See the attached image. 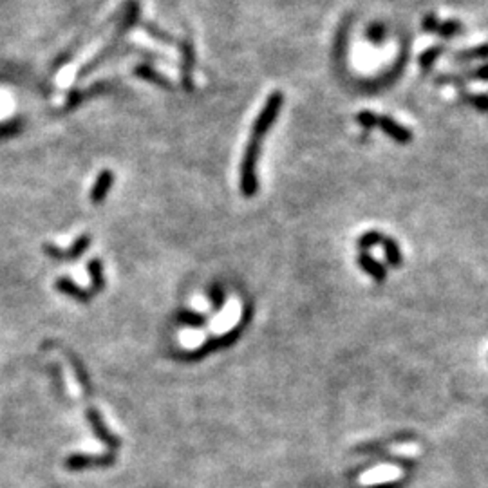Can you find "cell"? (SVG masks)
<instances>
[{"instance_id":"cell-19","label":"cell","mask_w":488,"mask_h":488,"mask_svg":"<svg viewBox=\"0 0 488 488\" xmlns=\"http://www.w3.org/2000/svg\"><path fill=\"white\" fill-rule=\"evenodd\" d=\"M474 60H488V44H479L476 47L463 49L454 54L456 63H467Z\"/></svg>"},{"instance_id":"cell-9","label":"cell","mask_w":488,"mask_h":488,"mask_svg":"<svg viewBox=\"0 0 488 488\" xmlns=\"http://www.w3.org/2000/svg\"><path fill=\"white\" fill-rule=\"evenodd\" d=\"M114 85H116L114 82H107V80H103V82L92 83L91 87H87V89H73V91L67 94V100H65V107H63V111L65 112L73 111V109H76L78 105H82L85 100H91V98L98 96V94L109 92L112 87H114Z\"/></svg>"},{"instance_id":"cell-10","label":"cell","mask_w":488,"mask_h":488,"mask_svg":"<svg viewBox=\"0 0 488 488\" xmlns=\"http://www.w3.org/2000/svg\"><path fill=\"white\" fill-rule=\"evenodd\" d=\"M378 127L382 129L383 134H387L389 138H391V140H394L396 143H400V145H407V143H411L412 138H414L412 131H409L405 125L398 123V121L391 116L378 118Z\"/></svg>"},{"instance_id":"cell-13","label":"cell","mask_w":488,"mask_h":488,"mask_svg":"<svg viewBox=\"0 0 488 488\" xmlns=\"http://www.w3.org/2000/svg\"><path fill=\"white\" fill-rule=\"evenodd\" d=\"M54 290H59L63 295L71 297V299H74L76 302H89V300L96 297L91 290L80 288V286H78L73 279H69V277H59V279L54 281Z\"/></svg>"},{"instance_id":"cell-5","label":"cell","mask_w":488,"mask_h":488,"mask_svg":"<svg viewBox=\"0 0 488 488\" xmlns=\"http://www.w3.org/2000/svg\"><path fill=\"white\" fill-rule=\"evenodd\" d=\"M179 51H181V85L187 92H192L195 89L193 83V71H195V63H198V53H195V45H193L192 39L187 36L181 42H178Z\"/></svg>"},{"instance_id":"cell-18","label":"cell","mask_w":488,"mask_h":488,"mask_svg":"<svg viewBox=\"0 0 488 488\" xmlns=\"http://www.w3.org/2000/svg\"><path fill=\"white\" fill-rule=\"evenodd\" d=\"M87 271L89 275H91V288H89V290H91L94 295L102 293L103 288H105V277H103L102 261H100V259H91L87 264Z\"/></svg>"},{"instance_id":"cell-30","label":"cell","mask_w":488,"mask_h":488,"mask_svg":"<svg viewBox=\"0 0 488 488\" xmlns=\"http://www.w3.org/2000/svg\"><path fill=\"white\" fill-rule=\"evenodd\" d=\"M365 39L371 40L372 44H380V42H383V39H385V30H383V25L380 24L369 25L368 33H365Z\"/></svg>"},{"instance_id":"cell-28","label":"cell","mask_w":488,"mask_h":488,"mask_svg":"<svg viewBox=\"0 0 488 488\" xmlns=\"http://www.w3.org/2000/svg\"><path fill=\"white\" fill-rule=\"evenodd\" d=\"M378 114H374L372 111H362L357 114V123L365 131H371L374 127H378Z\"/></svg>"},{"instance_id":"cell-25","label":"cell","mask_w":488,"mask_h":488,"mask_svg":"<svg viewBox=\"0 0 488 488\" xmlns=\"http://www.w3.org/2000/svg\"><path fill=\"white\" fill-rule=\"evenodd\" d=\"M443 51H445L443 45H432V47L425 49V51L420 54V67L423 69V71H430L432 65L436 63V60L440 59L441 54H443Z\"/></svg>"},{"instance_id":"cell-3","label":"cell","mask_w":488,"mask_h":488,"mask_svg":"<svg viewBox=\"0 0 488 488\" xmlns=\"http://www.w3.org/2000/svg\"><path fill=\"white\" fill-rule=\"evenodd\" d=\"M252 319H253V306L248 302V304H244V310H242L241 319H239V324H237L235 328H232L230 331H226V333L218 335V337H213V339H208L206 342L201 343L199 348L176 353L174 358L183 360V362H199V360H203L204 357L215 353V351L232 348V346H235V343L241 340V335L246 331V328L250 326Z\"/></svg>"},{"instance_id":"cell-20","label":"cell","mask_w":488,"mask_h":488,"mask_svg":"<svg viewBox=\"0 0 488 488\" xmlns=\"http://www.w3.org/2000/svg\"><path fill=\"white\" fill-rule=\"evenodd\" d=\"M459 98H461V102L467 103V105L474 107L476 111L479 112H488V94L487 92H478V94H474V92L465 91V89H461L459 91Z\"/></svg>"},{"instance_id":"cell-31","label":"cell","mask_w":488,"mask_h":488,"mask_svg":"<svg viewBox=\"0 0 488 488\" xmlns=\"http://www.w3.org/2000/svg\"><path fill=\"white\" fill-rule=\"evenodd\" d=\"M438 25H440V19H438L434 13L425 15V19H423V22H421V28H423L425 33H436V31H438Z\"/></svg>"},{"instance_id":"cell-29","label":"cell","mask_w":488,"mask_h":488,"mask_svg":"<svg viewBox=\"0 0 488 488\" xmlns=\"http://www.w3.org/2000/svg\"><path fill=\"white\" fill-rule=\"evenodd\" d=\"M411 483V476L407 474L403 478L392 479V481H383V483H376V485H369V487L363 488H407Z\"/></svg>"},{"instance_id":"cell-1","label":"cell","mask_w":488,"mask_h":488,"mask_svg":"<svg viewBox=\"0 0 488 488\" xmlns=\"http://www.w3.org/2000/svg\"><path fill=\"white\" fill-rule=\"evenodd\" d=\"M282 105H284V94L281 91H273L266 98V102L262 105L261 112L257 114L255 121L252 125V134L246 143L244 154L241 160V172H239V187L241 193L246 199L255 198L259 192V178H257V165L261 158L262 140L266 138L271 127L275 125L277 118L281 114Z\"/></svg>"},{"instance_id":"cell-17","label":"cell","mask_w":488,"mask_h":488,"mask_svg":"<svg viewBox=\"0 0 488 488\" xmlns=\"http://www.w3.org/2000/svg\"><path fill=\"white\" fill-rule=\"evenodd\" d=\"M380 246L383 248V255H385V266L400 268L403 262V255H401V248L398 241H394L392 237H383V241Z\"/></svg>"},{"instance_id":"cell-7","label":"cell","mask_w":488,"mask_h":488,"mask_svg":"<svg viewBox=\"0 0 488 488\" xmlns=\"http://www.w3.org/2000/svg\"><path fill=\"white\" fill-rule=\"evenodd\" d=\"M376 465H396V467H400V469L407 470V472H412V470L416 469V459L411 458H403V456H391V454H378L376 458H371L368 459L365 463H362L360 467H353V469L349 470L348 474H346V478H358L360 474L368 472V470L374 469Z\"/></svg>"},{"instance_id":"cell-16","label":"cell","mask_w":488,"mask_h":488,"mask_svg":"<svg viewBox=\"0 0 488 488\" xmlns=\"http://www.w3.org/2000/svg\"><path fill=\"white\" fill-rule=\"evenodd\" d=\"M63 354H67L69 362H71V365H73V371L74 374H76V380L78 383H80V387L83 389V394H85V398H91L92 394H94V387H92L91 383V378H89L87 371H85V368H83L82 360L76 357V354L73 353V351H63Z\"/></svg>"},{"instance_id":"cell-15","label":"cell","mask_w":488,"mask_h":488,"mask_svg":"<svg viewBox=\"0 0 488 488\" xmlns=\"http://www.w3.org/2000/svg\"><path fill=\"white\" fill-rule=\"evenodd\" d=\"M411 440H414V434H411V432H403V434L392 436V438H389V440H380V441H374V443L360 445V447L354 449V452H357V454H382V449H385V447H389V445L403 443V441H411Z\"/></svg>"},{"instance_id":"cell-21","label":"cell","mask_w":488,"mask_h":488,"mask_svg":"<svg viewBox=\"0 0 488 488\" xmlns=\"http://www.w3.org/2000/svg\"><path fill=\"white\" fill-rule=\"evenodd\" d=\"M176 322L181 326H187V328H204L206 326V317L203 313H198V311H189L183 310L179 311L176 315Z\"/></svg>"},{"instance_id":"cell-24","label":"cell","mask_w":488,"mask_h":488,"mask_svg":"<svg viewBox=\"0 0 488 488\" xmlns=\"http://www.w3.org/2000/svg\"><path fill=\"white\" fill-rule=\"evenodd\" d=\"M461 33H463V24L456 19L440 22L438 31H436V34H440L441 39H454V36H458V34Z\"/></svg>"},{"instance_id":"cell-4","label":"cell","mask_w":488,"mask_h":488,"mask_svg":"<svg viewBox=\"0 0 488 488\" xmlns=\"http://www.w3.org/2000/svg\"><path fill=\"white\" fill-rule=\"evenodd\" d=\"M85 418H87L89 425H91L92 432L96 434V438L100 441H102L103 445H105L107 449H109V452H112V454H116L118 450H120L121 447V440L118 438L114 432H112L109 427L105 425V421H103L102 414L98 412V409L92 403H89L87 405V411H85Z\"/></svg>"},{"instance_id":"cell-14","label":"cell","mask_w":488,"mask_h":488,"mask_svg":"<svg viewBox=\"0 0 488 488\" xmlns=\"http://www.w3.org/2000/svg\"><path fill=\"white\" fill-rule=\"evenodd\" d=\"M112 184H114V172L112 170H102L100 174H98L96 181H94V184H92L91 193H89V199H91L92 204H100L105 201V198L109 195V192H111Z\"/></svg>"},{"instance_id":"cell-2","label":"cell","mask_w":488,"mask_h":488,"mask_svg":"<svg viewBox=\"0 0 488 488\" xmlns=\"http://www.w3.org/2000/svg\"><path fill=\"white\" fill-rule=\"evenodd\" d=\"M140 22H141L140 0H129V2L125 4V10H123V19L120 20V25H118V30L114 31V34H112V39L103 45V49L100 51V53L94 54L89 62H85L82 67L78 69L76 82H80V80H83V78H87L89 74L94 73L98 67H102L103 63L109 62L111 54L114 53L121 44H123L127 33H129L134 25L140 24Z\"/></svg>"},{"instance_id":"cell-23","label":"cell","mask_w":488,"mask_h":488,"mask_svg":"<svg viewBox=\"0 0 488 488\" xmlns=\"http://www.w3.org/2000/svg\"><path fill=\"white\" fill-rule=\"evenodd\" d=\"M383 233L378 232V230H371V232H365L360 235V239H358V248H360V252H369V250H372L374 246H380L383 241Z\"/></svg>"},{"instance_id":"cell-11","label":"cell","mask_w":488,"mask_h":488,"mask_svg":"<svg viewBox=\"0 0 488 488\" xmlns=\"http://www.w3.org/2000/svg\"><path fill=\"white\" fill-rule=\"evenodd\" d=\"M358 266H360V270L363 271V273H368L369 277H371L372 281L378 282V284H383L387 279V266L385 264H382V262L378 261V259H374V257L371 255L369 252H360L358 253Z\"/></svg>"},{"instance_id":"cell-8","label":"cell","mask_w":488,"mask_h":488,"mask_svg":"<svg viewBox=\"0 0 488 488\" xmlns=\"http://www.w3.org/2000/svg\"><path fill=\"white\" fill-rule=\"evenodd\" d=\"M91 235L89 233H83L73 242V246L67 248V250H62V248L54 246V244H44L42 250L47 257L54 259V261H74V259H80L83 253L87 252V248L91 246Z\"/></svg>"},{"instance_id":"cell-27","label":"cell","mask_w":488,"mask_h":488,"mask_svg":"<svg viewBox=\"0 0 488 488\" xmlns=\"http://www.w3.org/2000/svg\"><path fill=\"white\" fill-rule=\"evenodd\" d=\"M461 76L465 82H488V63H483L472 71H465L461 73Z\"/></svg>"},{"instance_id":"cell-22","label":"cell","mask_w":488,"mask_h":488,"mask_svg":"<svg viewBox=\"0 0 488 488\" xmlns=\"http://www.w3.org/2000/svg\"><path fill=\"white\" fill-rule=\"evenodd\" d=\"M140 24H141V28H143V31H145L149 36H152V39L158 40V42H161V44L178 45V40H176L170 33H167V31L161 30L160 25H156L154 22H140Z\"/></svg>"},{"instance_id":"cell-12","label":"cell","mask_w":488,"mask_h":488,"mask_svg":"<svg viewBox=\"0 0 488 488\" xmlns=\"http://www.w3.org/2000/svg\"><path fill=\"white\" fill-rule=\"evenodd\" d=\"M132 73H134L136 78H140V80H145V82L154 83V85H158V87H163V89H169V91H174V82L170 80V78H167L165 74H161L158 69H154L150 63L143 62V63H138L134 69H132Z\"/></svg>"},{"instance_id":"cell-6","label":"cell","mask_w":488,"mask_h":488,"mask_svg":"<svg viewBox=\"0 0 488 488\" xmlns=\"http://www.w3.org/2000/svg\"><path fill=\"white\" fill-rule=\"evenodd\" d=\"M114 463H116V454H112V452H105L102 456L71 454L65 458V469L71 472H82V470L89 469H109Z\"/></svg>"},{"instance_id":"cell-26","label":"cell","mask_w":488,"mask_h":488,"mask_svg":"<svg viewBox=\"0 0 488 488\" xmlns=\"http://www.w3.org/2000/svg\"><path fill=\"white\" fill-rule=\"evenodd\" d=\"M208 299L212 302L213 311H221L224 308V302H226V293H224V288H222L219 282H213L210 288H208Z\"/></svg>"}]
</instances>
